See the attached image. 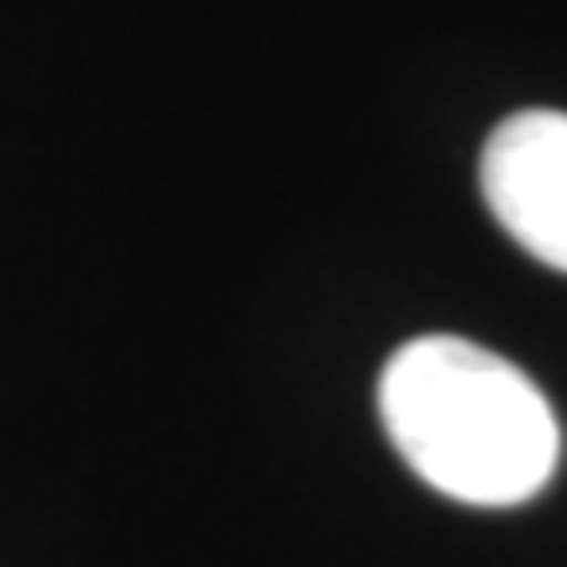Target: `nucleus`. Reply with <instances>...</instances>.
<instances>
[{"instance_id": "f257e3e1", "label": "nucleus", "mask_w": 567, "mask_h": 567, "mask_svg": "<svg viewBox=\"0 0 567 567\" xmlns=\"http://www.w3.org/2000/svg\"><path fill=\"white\" fill-rule=\"evenodd\" d=\"M379 415L394 452L463 505H526L557 473L563 431L520 368L467 342L415 337L379 379Z\"/></svg>"}, {"instance_id": "f03ea898", "label": "nucleus", "mask_w": 567, "mask_h": 567, "mask_svg": "<svg viewBox=\"0 0 567 567\" xmlns=\"http://www.w3.org/2000/svg\"><path fill=\"white\" fill-rule=\"evenodd\" d=\"M478 184L494 210L530 258L567 274V116L563 111H520L488 132Z\"/></svg>"}]
</instances>
